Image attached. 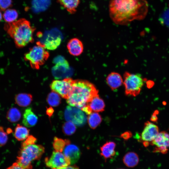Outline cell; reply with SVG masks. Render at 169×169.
I'll return each instance as SVG.
<instances>
[{"label": "cell", "instance_id": "cell-1", "mask_svg": "<svg viewBox=\"0 0 169 169\" xmlns=\"http://www.w3.org/2000/svg\"><path fill=\"white\" fill-rule=\"evenodd\" d=\"M148 8L146 0H111L109 15L115 24L127 25L133 20L144 19Z\"/></svg>", "mask_w": 169, "mask_h": 169}, {"label": "cell", "instance_id": "cell-2", "mask_svg": "<svg viewBox=\"0 0 169 169\" xmlns=\"http://www.w3.org/2000/svg\"><path fill=\"white\" fill-rule=\"evenodd\" d=\"M98 92L95 86L90 82L84 80H74L67 102L70 106L82 110L98 95Z\"/></svg>", "mask_w": 169, "mask_h": 169}, {"label": "cell", "instance_id": "cell-3", "mask_svg": "<svg viewBox=\"0 0 169 169\" xmlns=\"http://www.w3.org/2000/svg\"><path fill=\"white\" fill-rule=\"evenodd\" d=\"M4 29L13 40L16 47L23 48L34 41L35 28L29 21L23 18L5 24Z\"/></svg>", "mask_w": 169, "mask_h": 169}, {"label": "cell", "instance_id": "cell-4", "mask_svg": "<svg viewBox=\"0 0 169 169\" xmlns=\"http://www.w3.org/2000/svg\"><path fill=\"white\" fill-rule=\"evenodd\" d=\"M44 148L35 144L21 145L16 162L24 169H32L33 161L39 159L44 152Z\"/></svg>", "mask_w": 169, "mask_h": 169}, {"label": "cell", "instance_id": "cell-5", "mask_svg": "<svg viewBox=\"0 0 169 169\" xmlns=\"http://www.w3.org/2000/svg\"><path fill=\"white\" fill-rule=\"evenodd\" d=\"M36 44L24 54V58L29 62L32 68L38 69L48 59L49 54L39 41L37 42Z\"/></svg>", "mask_w": 169, "mask_h": 169}, {"label": "cell", "instance_id": "cell-6", "mask_svg": "<svg viewBox=\"0 0 169 169\" xmlns=\"http://www.w3.org/2000/svg\"><path fill=\"white\" fill-rule=\"evenodd\" d=\"M123 83L126 95L136 96L140 93L145 81L141 75L138 74L125 72L124 74Z\"/></svg>", "mask_w": 169, "mask_h": 169}, {"label": "cell", "instance_id": "cell-7", "mask_svg": "<svg viewBox=\"0 0 169 169\" xmlns=\"http://www.w3.org/2000/svg\"><path fill=\"white\" fill-rule=\"evenodd\" d=\"M63 117L67 121H71L78 126L83 125L87 120L85 114L81 109L71 106L66 107L63 113Z\"/></svg>", "mask_w": 169, "mask_h": 169}, {"label": "cell", "instance_id": "cell-8", "mask_svg": "<svg viewBox=\"0 0 169 169\" xmlns=\"http://www.w3.org/2000/svg\"><path fill=\"white\" fill-rule=\"evenodd\" d=\"M74 80L69 77L61 80H54L51 83L50 87L52 91L67 100L71 90Z\"/></svg>", "mask_w": 169, "mask_h": 169}, {"label": "cell", "instance_id": "cell-9", "mask_svg": "<svg viewBox=\"0 0 169 169\" xmlns=\"http://www.w3.org/2000/svg\"><path fill=\"white\" fill-rule=\"evenodd\" d=\"M159 132L158 126L147 121L144 123L143 129L140 136L139 141L142 143L144 146L147 147L151 145Z\"/></svg>", "mask_w": 169, "mask_h": 169}, {"label": "cell", "instance_id": "cell-10", "mask_svg": "<svg viewBox=\"0 0 169 169\" xmlns=\"http://www.w3.org/2000/svg\"><path fill=\"white\" fill-rule=\"evenodd\" d=\"M151 145L154 146L153 152L166 154L169 149V133L166 131L159 132Z\"/></svg>", "mask_w": 169, "mask_h": 169}, {"label": "cell", "instance_id": "cell-11", "mask_svg": "<svg viewBox=\"0 0 169 169\" xmlns=\"http://www.w3.org/2000/svg\"><path fill=\"white\" fill-rule=\"evenodd\" d=\"M46 165L52 169L57 168L70 165L69 160L62 152L54 151L49 158L45 160Z\"/></svg>", "mask_w": 169, "mask_h": 169}, {"label": "cell", "instance_id": "cell-12", "mask_svg": "<svg viewBox=\"0 0 169 169\" xmlns=\"http://www.w3.org/2000/svg\"><path fill=\"white\" fill-rule=\"evenodd\" d=\"M105 103L98 94L94 96L85 106L84 111L87 115H90L93 112H101L104 110Z\"/></svg>", "mask_w": 169, "mask_h": 169}, {"label": "cell", "instance_id": "cell-13", "mask_svg": "<svg viewBox=\"0 0 169 169\" xmlns=\"http://www.w3.org/2000/svg\"><path fill=\"white\" fill-rule=\"evenodd\" d=\"M63 152L65 156L69 160L70 165H73L77 162L81 155V151L78 147L70 143L65 146Z\"/></svg>", "mask_w": 169, "mask_h": 169}, {"label": "cell", "instance_id": "cell-14", "mask_svg": "<svg viewBox=\"0 0 169 169\" xmlns=\"http://www.w3.org/2000/svg\"><path fill=\"white\" fill-rule=\"evenodd\" d=\"M44 40L42 42H39L46 49L49 50L55 49L60 45L62 41L59 35H54L50 33L46 35Z\"/></svg>", "mask_w": 169, "mask_h": 169}, {"label": "cell", "instance_id": "cell-15", "mask_svg": "<svg viewBox=\"0 0 169 169\" xmlns=\"http://www.w3.org/2000/svg\"><path fill=\"white\" fill-rule=\"evenodd\" d=\"M67 47L70 54L74 56L80 55L84 49L82 43L76 38L70 39L67 43Z\"/></svg>", "mask_w": 169, "mask_h": 169}, {"label": "cell", "instance_id": "cell-16", "mask_svg": "<svg viewBox=\"0 0 169 169\" xmlns=\"http://www.w3.org/2000/svg\"><path fill=\"white\" fill-rule=\"evenodd\" d=\"M116 144L112 141H107L100 147V155L105 161L111 159L115 155Z\"/></svg>", "mask_w": 169, "mask_h": 169}, {"label": "cell", "instance_id": "cell-17", "mask_svg": "<svg viewBox=\"0 0 169 169\" xmlns=\"http://www.w3.org/2000/svg\"><path fill=\"white\" fill-rule=\"evenodd\" d=\"M70 68L68 62L61 64L55 65L52 69V73L57 79L69 76Z\"/></svg>", "mask_w": 169, "mask_h": 169}, {"label": "cell", "instance_id": "cell-18", "mask_svg": "<svg viewBox=\"0 0 169 169\" xmlns=\"http://www.w3.org/2000/svg\"><path fill=\"white\" fill-rule=\"evenodd\" d=\"M106 82L111 89L114 90L119 88L123 83V79L120 75L118 73L112 72L107 76Z\"/></svg>", "mask_w": 169, "mask_h": 169}, {"label": "cell", "instance_id": "cell-19", "mask_svg": "<svg viewBox=\"0 0 169 169\" xmlns=\"http://www.w3.org/2000/svg\"><path fill=\"white\" fill-rule=\"evenodd\" d=\"M37 116L32 111L31 108L26 109L23 116V123L25 126L31 127L34 126L37 122Z\"/></svg>", "mask_w": 169, "mask_h": 169}, {"label": "cell", "instance_id": "cell-20", "mask_svg": "<svg viewBox=\"0 0 169 169\" xmlns=\"http://www.w3.org/2000/svg\"><path fill=\"white\" fill-rule=\"evenodd\" d=\"M123 161L127 167L132 168L138 165L139 161L138 155L134 152L126 153L123 158Z\"/></svg>", "mask_w": 169, "mask_h": 169}, {"label": "cell", "instance_id": "cell-21", "mask_svg": "<svg viewBox=\"0 0 169 169\" xmlns=\"http://www.w3.org/2000/svg\"><path fill=\"white\" fill-rule=\"evenodd\" d=\"M59 4L71 14L75 13L80 3L79 0H57Z\"/></svg>", "mask_w": 169, "mask_h": 169}, {"label": "cell", "instance_id": "cell-22", "mask_svg": "<svg viewBox=\"0 0 169 169\" xmlns=\"http://www.w3.org/2000/svg\"><path fill=\"white\" fill-rule=\"evenodd\" d=\"M32 100V95L28 93H19L15 97V103L18 105L22 107L28 106L30 104Z\"/></svg>", "mask_w": 169, "mask_h": 169}, {"label": "cell", "instance_id": "cell-23", "mask_svg": "<svg viewBox=\"0 0 169 169\" xmlns=\"http://www.w3.org/2000/svg\"><path fill=\"white\" fill-rule=\"evenodd\" d=\"M29 130L19 124L16 126L14 134L15 138L18 141H23L29 136Z\"/></svg>", "mask_w": 169, "mask_h": 169}, {"label": "cell", "instance_id": "cell-24", "mask_svg": "<svg viewBox=\"0 0 169 169\" xmlns=\"http://www.w3.org/2000/svg\"><path fill=\"white\" fill-rule=\"evenodd\" d=\"M21 114L19 110L16 107L10 108L7 111L6 118L10 122L15 123L20 120Z\"/></svg>", "mask_w": 169, "mask_h": 169}, {"label": "cell", "instance_id": "cell-25", "mask_svg": "<svg viewBox=\"0 0 169 169\" xmlns=\"http://www.w3.org/2000/svg\"><path fill=\"white\" fill-rule=\"evenodd\" d=\"M87 118L89 126L92 129L96 128L101 123L102 118L98 113L92 112L89 115Z\"/></svg>", "mask_w": 169, "mask_h": 169}, {"label": "cell", "instance_id": "cell-26", "mask_svg": "<svg viewBox=\"0 0 169 169\" xmlns=\"http://www.w3.org/2000/svg\"><path fill=\"white\" fill-rule=\"evenodd\" d=\"M50 3V0H33L32 8L36 12L44 11L47 9Z\"/></svg>", "mask_w": 169, "mask_h": 169}, {"label": "cell", "instance_id": "cell-27", "mask_svg": "<svg viewBox=\"0 0 169 169\" xmlns=\"http://www.w3.org/2000/svg\"><path fill=\"white\" fill-rule=\"evenodd\" d=\"M46 100L50 106L56 107L61 103V99L60 95L52 91L48 95Z\"/></svg>", "mask_w": 169, "mask_h": 169}, {"label": "cell", "instance_id": "cell-28", "mask_svg": "<svg viewBox=\"0 0 169 169\" xmlns=\"http://www.w3.org/2000/svg\"><path fill=\"white\" fill-rule=\"evenodd\" d=\"M70 143L69 140H63L55 137L54 138L53 146L55 151L63 152L65 146Z\"/></svg>", "mask_w": 169, "mask_h": 169}, {"label": "cell", "instance_id": "cell-29", "mask_svg": "<svg viewBox=\"0 0 169 169\" xmlns=\"http://www.w3.org/2000/svg\"><path fill=\"white\" fill-rule=\"evenodd\" d=\"M18 16V13L17 11L13 9L6 10L3 14L4 19L7 23H11L15 21Z\"/></svg>", "mask_w": 169, "mask_h": 169}, {"label": "cell", "instance_id": "cell-30", "mask_svg": "<svg viewBox=\"0 0 169 169\" xmlns=\"http://www.w3.org/2000/svg\"><path fill=\"white\" fill-rule=\"evenodd\" d=\"M62 130L65 135L70 136L75 132L76 127L75 125L72 122L67 121L63 124Z\"/></svg>", "mask_w": 169, "mask_h": 169}, {"label": "cell", "instance_id": "cell-31", "mask_svg": "<svg viewBox=\"0 0 169 169\" xmlns=\"http://www.w3.org/2000/svg\"><path fill=\"white\" fill-rule=\"evenodd\" d=\"M7 133L3 127L0 126V146L5 145L7 143L8 139Z\"/></svg>", "mask_w": 169, "mask_h": 169}, {"label": "cell", "instance_id": "cell-32", "mask_svg": "<svg viewBox=\"0 0 169 169\" xmlns=\"http://www.w3.org/2000/svg\"><path fill=\"white\" fill-rule=\"evenodd\" d=\"M12 6V0H0V9L2 11H5Z\"/></svg>", "mask_w": 169, "mask_h": 169}, {"label": "cell", "instance_id": "cell-33", "mask_svg": "<svg viewBox=\"0 0 169 169\" xmlns=\"http://www.w3.org/2000/svg\"><path fill=\"white\" fill-rule=\"evenodd\" d=\"M53 62L55 65L63 64L68 62L64 57L60 55L54 58Z\"/></svg>", "mask_w": 169, "mask_h": 169}, {"label": "cell", "instance_id": "cell-34", "mask_svg": "<svg viewBox=\"0 0 169 169\" xmlns=\"http://www.w3.org/2000/svg\"><path fill=\"white\" fill-rule=\"evenodd\" d=\"M37 139L32 136H29L26 140L24 141L21 144L22 145H25L30 144H35L36 141Z\"/></svg>", "mask_w": 169, "mask_h": 169}, {"label": "cell", "instance_id": "cell-35", "mask_svg": "<svg viewBox=\"0 0 169 169\" xmlns=\"http://www.w3.org/2000/svg\"><path fill=\"white\" fill-rule=\"evenodd\" d=\"M6 169H24L17 162L13 163L11 166L8 167Z\"/></svg>", "mask_w": 169, "mask_h": 169}, {"label": "cell", "instance_id": "cell-36", "mask_svg": "<svg viewBox=\"0 0 169 169\" xmlns=\"http://www.w3.org/2000/svg\"><path fill=\"white\" fill-rule=\"evenodd\" d=\"M52 169H79L77 166H76L75 165L70 166V165H69L67 166L62 167L60 168Z\"/></svg>", "mask_w": 169, "mask_h": 169}, {"label": "cell", "instance_id": "cell-37", "mask_svg": "<svg viewBox=\"0 0 169 169\" xmlns=\"http://www.w3.org/2000/svg\"><path fill=\"white\" fill-rule=\"evenodd\" d=\"M131 134L130 132H126L121 135V136L125 139H127L131 136Z\"/></svg>", "mask_w": 169, "mask_h": 169}, {"label": "cell", "instance_id": "cell-38", "mask_svg": "<svg viewBox=\"0 0 169 169\" xmlns=\"http://www.w3.org/2000/svg\"><path fill=\"white\" fill-rule=\"evenodd\" d=\"M54 112V110L51 107L47 108L46 114L49 117H50Z\"/></svg>", "mask_w": 169, "mask_h": 169}, {"label": "cell", "instance_id": "cell-39", "mask_svg": "<svg viewBox=\"0 0 169 169\" xmlns=\"http://www.w3.org/2000/svg\"><path fill=\"white\" fill-rule=\"evenodd\" d=\"M156 114L157 112H155L152 115L151 117V121H152L154 122H156L157 120V117L156 116Z\"/></svg>", "mask_w": 169, "mask_h": 169}, {"label": "cell", "instance_id": "cell-40", "mask_svg": "<svg viewBox=\"0 0 169 169\" xmlns=\"http://www.w3.org/2000/svg\"><path fill=\"white\" fill-rule=\"evenodd\" d=\"M2 15L1 12L0 11V21H1L2 19Z\"/></svg>", "mask_w": 169, "mask_h": 169}, {"label": "cell", "instance_id": "cell-41", "mask_svg": "<svg viewBox=\"0 0 169 169\" xmlns=\"http://www.w3.org/2000/svg\"><path fill=\"white\" fill-rule=\"evenodd\" d=\"M123 169V168H119V169Z\"/></svg>", "mask_w": 169, "mask_h": 169}]
</instances>
